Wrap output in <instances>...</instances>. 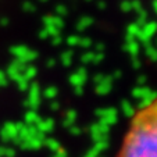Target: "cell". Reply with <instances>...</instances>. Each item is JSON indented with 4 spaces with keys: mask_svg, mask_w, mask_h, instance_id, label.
I'll return each instance as SVG.
<instances>
[{
    "mask_svg": "<svg viewBox=\"0 0 157 157\" xmlns=\"http://www.w3.org/2000/svg\"><path fill=\"white\" fill-rule=\"evenodd\" d=\"M117 157H157V98L131 117Z\"/></svg>",
    "mask_w": 157,
    "mask_h": 157,
    "instance_id": "cell-1",
    "label": "cell"
}]
</instances>
